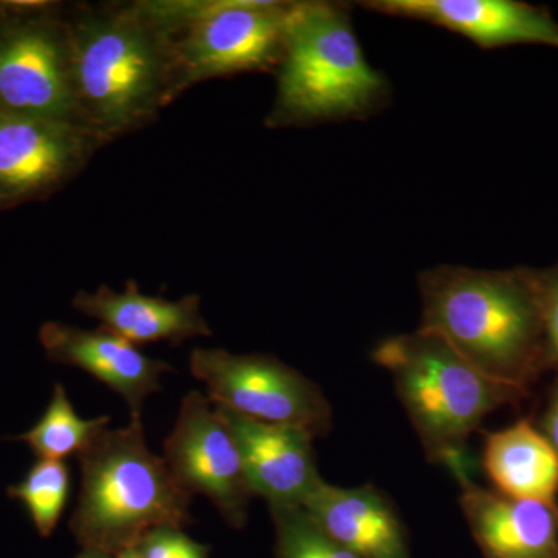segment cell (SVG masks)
<instances>
[{"mask_svg": "<svg viewBox=\"0 0 558 558\" xmlns=\"http://www.w3.org/2000/svg\"><path fill=\"white\" fill-rule=\"evenodd\" d=\"M72 78L81 126L108 145L174 101V35L163 0L72 7Z\"/></svg>", "mask_w": 558, "mask_h": 558, "instance_id": "cell-1", "label": "cell"}, {"mask_svg": "<svg viewBox=\"0 0 558 558\" xmlns=\"http://www.w3.org/2000/svg\"><path fill=\"white\" fill-rule=\"evenodd\" d=\"M421 328L492 379L526 389L548 373L535 269L439 266L418 277Z\"/></svg>", "mask_w": 558, "mask_h": 558, "instance_id": "cell-2", "label": "cell"}, {"mask_svg": "<svg viewBox=\"0 0 558 558\" xmlns=\"http://www.w3.org/2000/svg\"><path fill=\"white\" fill-rule=\"evenodd\" d=\"M267 128L363 120L387 106L389 83L366 61L344 3L293 2Z\"/></svg>", "mask_w": 558, "mask_h": 558, "instance_id": "cell-3", "label": "cell"}, {"mask_svg": "<svg viewBox=\"0 0 558 558\" xmlns=\"http://www.w3.org/2000/svg\"><path fill=\"white\" fill-rule=\"evenodd\" d=\"M81 487L70 532L83 549L117 556L153 529L185 527L193 497L149 449L142 418L101 432L78 454Z\"/></svg>", "mask_w": 558, "mask_h": 558, "instance_id": "cell-4", "label": "cell"}, {"mask_svg": "<svg viewBox=\"0 0 558 558\" xmlns=\"http://www.w3.org/2000/svg\"><path fill=\"white\" fill-rule=\"evenodd\" d=\"M373 360L391 374L425 457L447 465L454 478L472 475L468 442L484 418L529 398L526 389L492 379L422 328L381 341Z\"/></svg>", "mask_w": 558, "mask_h": 558, "instance_id": "cell-5", "label": "cell"}, {"mask_svg": "<svg viewBox=\"0 0 558 558\" xmlns=\"http://www.w3.org/2000/svg\"><path fill=\"white\" fill-rule=\"evenodd\" d=\"M174 35L175 98L220 76L277 70L293 2L170 0Z\"/></svg>", "mask_w": 558, "mask_h": 558, "instance_id": "cell-6", "label": "cell"}, {"mask_svg": "<svg viewBox=\"0 0 558 558\" xmlns=\"http://www.w3.org/2000/svg\"><path fill=\"white\" fill-rule=\"evenodd\" d=\"M0 110L81 126L64 7L0 0Z\"/></svg>", "mask_w": 558, "mask_h": 558, "instance_id": "cell-7", "label": "cell"}, {"mask_svg": "<svg viewBox=\"0 0 558 558\" xmlns=\"http://www.w3.org/2000/svg\"><path fill=\"white\" fill-rule=\"evenodd\" d=\"M190 371L207 387L211 405L264 424L304 429L314 438L332 428V410L322 388L271 355L194 348Z\"/></svg>", "mask_w": 558, "mask_h": 558, "instance_id": "cell-8", "label": "cell"}, {"mask_svg": "<svg viewBox=\"0 0 558 558\" xmlns=\"http://www.w3.org/2000/svg\"><path fill=\"white\" fill-rule=\"evenodd\" d=\"M163 459L191 497L207 498L230 527H245L255 494L236 440L201 391L183 396Z\"/></svg>", "mask_w": 558, "mask_h": 558, "instance_id": "cell-9", "label": "cell"}, {"mask_svg": "<svg viewBox=\"0 0 558 558\" xmlns=\"http://www.w3.org/2000/svg\"><path fill=\"white\" fill-rule=\"evenodd\" d=\"M98 148L80 124L0 110V211L47 199L72 182Z\"/></svg>", "mask_w": 558, "mask_h": 558, "instance_id": "cell-10", "label": "cell"}, {"mask_svg": "<svg viewBox=\"0 0 558 558\" xmlns=\"http://www.w3.org/2000/svg\"><path fill=\"white\" fill-rule=\"evenodd\" d=\"M363 9L438 25L481 49L546 46L558 50V22L545 7L517 0H369Z\"/></svg>", "mask_w": 558, "mask_h": 558, "instance_id": "cell-11", "label": "cell"}, {"mask_svg": "<svg viewBox=\"0 0 558 558\" xmlns=\"http://www.w3.org/2000/svg\"><path fill=\"white\" fill-rule=\"evenodd\" d=\"M38 337L47 359L84 371L105 384L124 400L131 418L142 417L146 399L161 391V376L172 371L170 363L148 357L105 326L83 329L46 322Z\"/></svg>", "mask_w": 558, "mask_h": 558, "instance_id": "cell-12", "label": "cell"}, {"mask_svg": "<svg viewBox=\"0 0 558 558\" xmlns=\"http://www.w3.org/2000/svg\"><path fill=\"white\" fill-rule=\"evenodd\" d=\"M241 451L255 497L275 506H300L322 483L314 436L304 429L264 424L213 405Z\"/></svg>", "mask_w": 558, "mask_h": 558, "instance_id": "cell-13", "label": "cell"}, {"mask_svg": "<svg viewBox=\"0 0 558 558\" xmlns=\"http://www.w3.org/2000/svg\"><path fill=\"white\" fill-rule=\"evenodd\" d=\"M461 509L484 558H558V510L457 478Z\"/></svg>", "mask_w": 558, "mask_h": 558, "instance_id": "cell-14", "label": "cell"}, {"mask_svg": "<svg viewBox=\"0 0 558 558\" xmlns=\"http://www.w3.org/2000/svg\"><path fill=\"white\" fill-rule=\"evenodd\" d=\"M73 310L98 319L101 326L123 337L130 343L180 344L190 339L211 337L207 319L202 314L201 296L196 293L178 301L145 295L137 282L128 281L124 290L100 286L94 292L76 293Z\"/></svg>", "mask_w": 558, "mask_h": 558, "instance_id": "cell-15", "label": "cell"}, {"mask_svg": "<svg viewBox=\"0 0 558 558\" xmlns=\"http://www.w3.org/2000/svg\"><path fill=\"white\" fill-rule=\"evenodd\" d=\"M303 509L326 534L360 558H411L398 509L379 488H344L323 480Z\"/></svg>", "mask_w": 558, "mask_h": 558, "instance_id": "cell-16", "label": "cell"}, {"mask_svg": "<svg viewBox=\"0 0 558 558\" xmlns=\"http://www.w3.org/2000/svg\"><path fill=\"white\" fill-rule=\"evenodd\" d=\"M483 469L498 494L558 510V457L529 418L487 433Z\"/></svg>", "mask_w": 558, "mask_h": 558, "instance_id": "cell-17", "label": "cell"}, {"mask_svg": "<svg viewBox=\"0 0 558 558\" xmlns=\"http://www.w3.org/2000/svg\"><path fill=\"white\" fill-rule=\"evenodd\" d=\"M110 422L112 418L109 416L81 417L70 402L64 385L54 384L43 416L32 428L13 439L24 442L38 459L65 461L86 450Z\"/></svg>", "mask_w": 558, "mask_h": 558, "instance_id": "cell-18", "label": "cell"}, {"mask_svg": "<svg viewBox=\"0 0 558 558\" xmlns=\"http://www.w3.org/2000/svg\"><path fill=\"white\" fill-rule=\"evenodd\" d=\"M7 495L24 505L40 537H51L69 501L68 462L38 459L20 483L9 487Z\"/></svg>", "mask_w": 558, "mask_h": 558, "instance_id": "cell-19", "label": "cell"}, {"mask_svg": "<svg viewBox=\"0 0 558 558\" xmlns=\"http://www.w3.org/2000/svg\"><path fill=\"white\" fill-rule=\"evenodd\" d=\"M277 558H360L326 534L300 506L270 508Z\"/></svg>", "mask_w": 558, "mask_h": 558, "instance_id": "cell-20", "label": "cell"}, {"mask_svg": "<svg viewBox=\"0 0 558 558\" xmlns=\"http://www.w3.org/2000/svg\"><path fill=\"white\" fill-rule=\"evenodd\" d=\"M132 549L138 558H209L208 546L189 537L178 526L153 529Z\"/></svg>", "mask_w": 558, "mask_h": 558, "instance_id": "cell-21", "label": "cell"}, {"mask_svg": "<svg viewBox=\"0 0 558 558\" xmlns=\"http://www.w3.org/2000/svg\"><path fill=\"white\" fill-rule=\"evenodd\" d=\"M535 281L545 330L546 363L548 371L558 373V263L548 269H535Z\"/></svg>", "mask_w": 558, "mask_h": 558, "instance_id": "cell-22", "label": "cell"}, {"mask_svg": "<svg viewBox=\"0 0 558 558\" xmlns=\"http://www.w3.org/2000/svg\"><path fill=\"white\" fill-rule=\"evenodd\" d=\"M539 429L549 440L558 457V376L549 389L545 413H543L542 422H539Z\"/></svg>", "mask_w": 558, "mask_h": 558, "instance_id": "cell-23", "label": "cell"}, {"mask_svg": "<svg viewBox=\"0 0 558 558\" xmlns=\"http://www.w3.org/2000/svg\"><path fill=\"white\" fill-rule=\"evenodd\" d=\"M75 558H112V556H108V554L101 553V550L83 549Z\"/></svg>", "mask_w": 558, "mask_h": 558, "instance_id": "cell-24", "label": "cell"}, {"mask_svg": "<svg viewBox=\"0 0 558 558\" xmlns=\"http://www.w3.org/2000/svg\"><path fill=\"white\" fill-rule=\"evenodd\" d=\"M112 558H138L137 553H135L134 549H126L123 550V553L117 554V556H113Z\"/></svg>", "mask_w": 558, "mask_h": 558, "instance_id": "cell-25", "label": "cell"}]
</instances>
